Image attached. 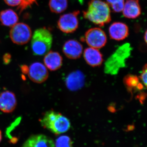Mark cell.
Returning <instances> with one entry per match:
<instances>
[{
	"instance_id": "cell-1",
	"label": "cell",
	"mask_w": 147,
	"mask_h": 147,
	"mask_svg": "<svg viewBox=\"0 0 147 147\" xmlns=\"http://www.w3.org/2000/svg\"><path fill=\"white\" fill-rule=\"evenodd\" d=\"M84 16L93 24L103 26L111 21L110 6L101 0H91Z\"/></svg>"
},
{
	"instance_id": "cell-2",
	"label": "cell",
	"mask_w": 147,
	"mask_h": 147,
	"mask_svg": "<svg viewBox=\"0 0 147 147\" xmlns=\"http://www.w3.org/2000/svg\"><path fill=\"white\" fill-rule=\"evenodd\" d=\"M40 122L44 128L56 135L66 132L71 125L67 118L53 110L46 112L40 119Z\"/></svg>"
},
{
	"instance_id": "cell-3",
	"label": "cell",
	"mask_w": 147,
	"mask_h": 147,
	"mask_svg": "<svg viewBox=\"0 0 147 147\" xmlns=\"http://www.w3.org/2000/svg\"><path fill=\"white\" fill-rule=\"evenodd\" d=\"M132 48L129 43L121 45L105 62L104 72L114 75L125 66V62L131 55Z\"/></svg>"
},
{
	"instance_id": "cell-4",
	"label": "cell",
	"mask_w": 147,
	"mask_h": 147,
	"mask_svg": "<svg viewBox=\"0 0 147 147\" xmlns=\"http://www.w3.org/2000/svg\"><path fill=\"white\" fill-rule=\"evenodd\" d=\"M53 41V35L48 29L45 28L37 29L34 33L31 40L34 55L36 56L46 55L50 51Z\"/></svg>"
},
{
	"instance_id": "cell-5",
	"label": "cell",
	"mask_w": 147,
	"mask_h": 147,
	"mask_svg": "<svg viewBox=\"0 0 147 147\" xmlns=\"http://www.w3.org/2000/svg\"><path fill=\"white\" fill-rule=\"evenodd\" d=\"M31 29L27 24L17 23L11 27L9 36L12 42L19 45L26 44L32 37Z\"/></svg>"
},
{
	"instance_id": "cell-6",
	"label": "cell",
	"mask_w": 147,
	"mask_h": 147,
	"mask_svg": "<svg viewBox=\"0 0 147 147\" xmlns=\"http://www.w3.org/2000/svg\"><path fill=\"white\" fill-rule=\"evenodd\" d=\"M84 40L90 47L100 49L107 42V36L105 32L98 28H91L86 32Z\"/></svg>"
},
{
	"instance_id": "cell-7",
	"label": "cell",
	"mask_w": 147,
	"mask_h": 147,
	"mask_svg": "<svg viewBox=\"0 0 147 147\" xmlns=\"http://www.w3.org/2000/svg\"><path fill=\"white\" fill-rule=\"evenodd\" d=\"M79 13V11H76L61 16L58 21L59 29L65 33L75 32L79 26L78 15Z\"/></svg>"
},
{
	"instance_id": "cell-8",
	"label": "cell",
	"mask_w": 147,
	"mask_h": 147,
	"mask_svg": "<svg viewBox=\"0 0 147 147\" xmlns=\"http://www.w3.org/2000/svg\"><path fill=\"white\" fill-rule=\"evenodd\" d=\"M28 74L30 79L37 84L45 82L49 76L47 67L44 64L38 62L31 65L28 68Z\"/></svg>"
},
{
	"instance_id": "cell-9",
	"label": "cell",
	"mask_w": 147,
	"mask_h": 147,
	"mask_svg": "<svg viewBox=\"0 0 147 147\" xmlns=\"http://www.w3.org/2000/svg\"><path fill=\"white\" fill-rule=\"evenodd\" d=\"M22 147H55V145L50 137L38 134L30 136L24 142Z\"/></svg>"
},
{
	"instance_id": "cell-10",
	"label": "cell",
	"mask_w": 147,
	"mask_h": 147,
	"mask_svg": "<svg viewBox=\"0 0 147 147\" xmlns=\"http://www.w3.org/2000/svg\"><path fill=\"white\" fill-rule=\"evenodd\" d=\"M17 105L16 96L12 92L5 91L0 94V110L5 113H11Z\"/></svg>"
},
{
	"instance_id": "cell-11",
	"label": "cell",
	"mask_w": 147,
	"mask_h": 147,
	"mask_svg": "<svg viewBox=\"0 0 147 147\" xmlns=\"http://www.w3.org/2000/svg\"><path fill=\"white\" fill-rule=\"evenodd\" d=\"M83 47L80 42L75 40H67L64 44L63 51L67 58L76 59L81 57L83 53Z\"/></svg>"
},
{
	"instance_id": "cell-12",
	"label": "cell",
	"mask_w": 147,
	"mask_h": 147,
	"mask_svg": "<svg viewBox=\"0 0 147 147\" xmlns=\"http://www.w3.org/2000/svg\"><path fill=\"white\" fill-rule=\"evenodd\" d=\"M109 34L112 39L118 41L123 40L128 36V27L122 22H115L109 27Z\"/></svg>"
},
{
	"instance_id": "cell-13",
	"label": "cell",
	"mask_w": 147,
	"mask_h": 147,
	"mask_svg": "<svg viewBox=\"0 0 147 147\" xmlns=\"http://www.w3.org/2000/svg\"><path fill=\"white\" fill-rule=\"evenodd\" d=\"M85 77L82 71H76L70 73L65 80L67 88L72 91L78 90L84 86Z\"/></svg>"
},
{
	"instance_id": "cell-14",
	"label": "cell",
	"mask_w": 147,
	"mask_h": 147,
	"mask_svg": "<svg viewBox=\"0 0 147 147\" xmlns=\"http://www.w3.org/2000/svg\"><path fill=\"white\" fill-rule=\"evenodd\" d=\"M84 58L87 63L91 66H99L103 62L102 54L97 49L89 47L84 50Z\"/></svg>"
},
{
	"instance_id": "cell-15",
	"label": "cell",
	"mask_w": 147,
	"mask_h": 147,
	"mask_svg": "<svg viewBox=\"0 0 147 147\" xmlns=\"http://www.w3.org/2000/svg\"><path fill=\"white\" fill-rule=\"evenodd\" d=\"M44 65L51 71H56L61 68L63 63V58L59 53L49 51L44 58Z\"/></svg>"
},
{
	"instance_id": "cell-16",
	"label": "cell",
	"mask_w": 147,
	"mask_h": 147,
	"mask_svg": "<svg viewBox=\"0 0 147 147\" xmlns=\"http://www.w3.org/2000/svg\"><path fill=\"white\" fill-rule=\"evenodd\" d=\"M124 16L129 19H135L141 14L139 0H127L122 10Z\"/></svg>"
},
{
	"instance_id": "cell-17",
	"label": "cell",
	"mask_w": 147,
	"mask_h": 147,
	"mask_svg": "<svg viewBox=\"0 0 147 147\" xmlns=\"http://www.w3.org/2000/svg\"><path fill=\"white\" fill-rule=\"evenodd\" d=\"M17 13L11 9H7L0 12V21L3 26L11 27L18 23Z\"/></svg>"
},
{
	"instance_id": "cell-18",
	"label": "cell",
	"mask_w": 147,
	"mask_h": 147,
	"mask_svg": "<svg viewBox=\"0 0 147 147\" xmlns=\"http://www.w3.org/2000/svg\"><path fill=\"white\" fill-rule=\"evenodd\" d=\"M49 5L50 10L53 13H61L66 9L68 1L67 0H50Z\"/></svg>"
},
{
	"instance_id": "cell-19",
	"label": "cell",
	"mask_w": 147,
	"mask_h": 147,
	"mask_svg": "<svg viewBox=\"0 0 147 147\" xmlns=\"http://www.w3.org/2000/svg\"><path fill=\"white\" fill-rule=\"evenodd\" d=\"M55 145V147H72V142L70 137L63 135L58 137Z\"/></svg>"
},
{
	"instance_id": "cell-20",
	"label": "cell",
	"mask_w": 147,
	"mask_h": 147,
	"mask_svg": "<svg viewBox=\"0 0 147 147\" xmlns=\"http://www.w3.org/2000/svg\"><path fill=\"white\" fill-rule=\"evenodd\" d=\"M139 80L137 76L132 75L127 76L125 79V83L127 87L130 89L139 86Z\"/></svg>"
},
{
	"instance_id": "cell-21",
	"label": "cell",
	"mask_w": 147,
	"mask_h": 147,
	"mask_svg": "<svg viewBox=\"0 0 147 147\" xmlns=\"http://www.w3.org/2000/svg\"><path fill=\"white\" fill-rule=\"evenodd\" d=\"M125 4V0H118L114 4L111 5L112 9L115 12L122 11Z\"/></svg>"
},
{
	"instance_id": "cell-22",
	"label": "cell",
	"mask_w": 147,
	"mask_h": 147,
	"mask_svg": "<svg viewBox=\"0 0 147 147\" xmlns=\"http://www.w3.org/2000/svg\"><path fill=\"white\" fill-rule=\"evenodd\" d=\"M36 0H21V4L18 7V9L21 12L32 4L36 3Z\"/></svg>"
},
{
	"instance_id": "cell-23",
	"label": "cell",
	"mask_w": 147,
	"mask_h": 147,
	"mask_svg": "<svg viewBox=\"0 0 147 147\" xmlns=\"http://www.w3.org/2000/svg\"><path fill=\"white\" fill-rule=\"evenodd\" d=\"M147 65H146L144 66L143 71H142L141 76H140L141 81L146 87L147 86Z\"/></svg>"
},
{
	"instance_id": "cell-24",
	"label": "cell",
	"mask_w": 147,
	"mask_h": 147,
	"mask_svg": "<svg viewBox=\"0 0 147 147\" xmlns=\"http://www.w3.org/2000/svg\"><path fill=\"white\" fill-rule=\"evenodd\" d=\"M3 1L7 5L12 7L20 5L21 2V0H3Z\"/></svg>"
},
{
	"instance_id": "cell-25",
	"label": "cell",
	"mask_w": 147,
	"mask_h": 147,
	"mask_svg": "<svg viewBox=\"0 0 147 147\" xmlns=\"http://www.w3.org/2000/svg\"><path fill=\"white\" fill-rule=\"evenodd\" d=\"M11 60V56L9 54H6L3 56V62L6 64H7L10 62Z\"/></svg>"
},
{
	"instance_id": "cell-26",
	"label": "cell",
	"mask_w": 147,
	"mask_h": 147,
	"mask_svg": "<svg viewBox=\"0 0 147 147\" xmlns=\"http://www.w3.org/2000/svg\"><path fill=\"white\" fill-rule=\"evenodd\" d=\"M117 1L118 0H106V1L109 5H111L117 2Z\"/></svg>"
},
{
	"instance_id": "cell-27",
	"label": "cell",
	"mask_w": 147,
	"mask_h": 147,
	"mask_svg": "<svg viewBox=\"0 0 147 147\" xmlns=\"http://www.w3.org/2000/svg\"><path fill=\"white\" fill-rule=\"evenodd\" d=\"M21 69L23 72L25 73H28V68L26 66L23 65L22 67H21Z\"/></svg>"
},
{
	"instance_id": "cell-28",
	"label": "cell",
	"mask_w": 147,
	"mask_h": 147,
	"mask_svg": "<svg viewBox=\"0 0 147 147\" xmlns=\"http://www.w3.org/2000/svg\"><path fill=\"white\" fill-rule=\"evenodd\" d=\"M147 31H146V32H145V34H144V40H145V42H146H146H147Z\"/></svg>"
},
{
	"instance_id": "cell-29",
	"label": "cell",
	"mask_w": 147,
	"mask_h": 147,
	"mask_svg": "<svg viewBox=\"0 0 147 147\" xmlns=\"http://www.w3.org/2000/svg\"><path fill=\"white\" fill-rule=\"evenodd\" d=\"M2 140V132L1 130H0V142H1Z\"/></svg>"
}]
</instances>
